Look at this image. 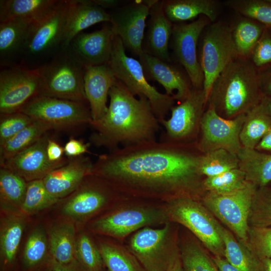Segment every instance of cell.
<instances>
[{
  "label": "cell",
  "mask_w": 271,
  "mask_h": 271,
  "mask_svg": "<svg viewBox=\"0 0 271 271\" xmlns=\"http://www.w3.org/2000/svg\"><path fill=\"white\" fill-rule=\"evenodd\" d=\"M164 207L169 221L186 228L212 255L224 258L220 222L201 200L179 198L165 202Z\"/></svg>",
  "instance_id": "52a82bcc"
},
{
  "label": "cell",
  "mask_w": 271,
  "mask_h": 271,
  "mask_svg": "<svg viewBox=\"0 0 271 271\" xmlns=\"http://www.w3.org/2000/svg\"><path fill=\"white\" fill-rule=\"evenodd\" d=\"M239 164L237 155L225 150L218 149L202 155L199 172L204 177H213L239 168Z\"/></svg>",
  "instance_id": "ab89813d"
},
{
  "label": "cell",
  "mask_w": 271,
  "mask_h": 271,
  "mask_svg": "<svg viewBox=\"0 0 271 271\" xmlns=\"http://www.w3.org/2000/svg\"><path fill=\"white\" fill-rule=\"evenodd\" d=\"M89 144L82 141L71 138L64 147V154L67 158H74L88 152Z\"/></svg>",
  "instance_id": "681fc988"
},
{
  "label": "cell",
  "mask_w": 271,
  "mask_h": 271,
  "mask_svg": "<svg viewBox=\"0 0 271 271\" xmlns=\"http://www.w3.org/2000/svg\"><path fill=\"white\" fill-rule=\"evenodd\" d=\"M28 182L4 167L0 169L1 207L5 212H20L26 194Z\"/></svg>",
  "instance_id": "d6a6232c"
},
{
  "label": "cell",
  "mask_w": 271,
  "mask_h": 271,
  "mask_svg": "<svg viewBox=\"0 0 271 271\" xmlns=\"http://www.w3.org/2000/svg\"><path fill=\"white\" fill-rule=\"evenodd\" d=\"M265 26L250 19L239 21L232 31L237 55L248 58L261 36Z\"/></svg>",
  "instance_id": "f35d334b"
},
{
  "label": "cell",
  "mask_w": 271,
  "mask_h": 271,
  "mask_svg": "<svg viewBox=\"0 0 271 271\" xmlns=\"http://www.w3.org/2000/svg\"><path fill=\"white\" fill-rule=\"evenodd\" d=\"M237 156L247 181L257 187L271 182V154L242 147Z\"/></svg>",
  "instance_id": "1f68e13d"
},
{
  "label": "cell",
  "mask_w": 271,
  "mask_h": 271,
  "mask_svg": "<svg viewBox=\"0 0 271 271\" xmlns=\"http://www.w3.org/2000/svg\"><path fill=\"white\" fill-rule=\"evenodd\" d=\"M26 19H16L0 22V59L1 66H13V61L21 57L33 24Z\"/></svg>",
  "instance_id": "d4e9b609"
},
{
  "label": "cell",
  "mask_w": 271,
  "mask_h": 271,
  "mask_svg": "<svg viewBox=\"0 0 271 271\" xmlns=\"http://www.w3.org/2000/svg\"><path fill=\"white\" fill-rule=\"evenodd\" d=\"M113 35L111 26L107 25L91 33L79 34L66 49L84 67L108 64Z\"/></svg>",
  "instance_id": "ffe728a7"
},
{
  "label": "cell",
  "mask_w": 271,
  "mask_h": 271,
  "mask_svg": "<svg viewBox=\"0 0 271 271\" xmlns=\"http://www.w3.org/2000/svg\"><path fill=\"white\" fill-rule=\"evenodd\" d=\"M246 114L226 119L220 116L215 108L209 105L200 121L201 136L197 143L199 151L205 154L223 149L237 155L242 148L239 136Z\"/></svg>",
  "instance_id": "9a60e30c"
},
{
  "label": "cell",
  "mask_w": 271,
  "mask_h": 271,
  "mask_svg": "<svg viewBox=\"0 0 271 271\" xmlns=\"http://www.w3.org/2000/svg\"><path fill=\"white\" fill-rule=\"evenodd\" d=\"M255 149L261 152L271 154V125Z\"/></svg>",
  "instance_id": "db71d44e"
},
{
  "label": "cell",
  "mask_w": 271,
  "mask_h": 271,
  "mask_svg": "<svg viewBox=\"0 0 271 271\" xmlns=\"http://www.w3.org/2000/svg\"><path fill=\"white\" fill-rule=\"evenodd\" d=\"M226 5L238 13L271 28V2L269 0H229Z\"/></svg>",
  "instance_id": "ee69618b"
},
{
  "label": "cell",
  "mask_w": 271,
  "mask_h": 271,
  "mask_svg": "<svg viewBox=\"0 0 271 271\" xmlns=\"http://www.w3.org/2000/svg\"><path fill=\"white\" fill-rule=\"evenodd\" d=\"M143 206L122 208L103 215L90 224L92 230L100 234L123 239L145 227L169 221L165 209Z\"/></svg>",
  "instance_id": "4fadbf2b"
},
{
  "label": "cell",
  "mask_w": 271,
  "mask_h": 271,
  "mask_svg": "<svg viewBox=\"0 0 271 271\" xmlns=\"http://www.w3.org/2000/svg\"><path fill=\"white\" fill-rule=\"evenodd\" d=\"M50 254L52 261L60 264L70 263L76 259L75 243L77 235L70 222L54 225L49 234Z\"/></svg>",
  "instance_id": "4dcf8cb0"
},
{
  "label": "cell",
  "mask_w": 271,
  "mask_h": 271,
  "mask_svg": "<svg viewBox=\"0 0 271 271\" xmlns=\"http://www.w3.org/2000/svg\"><path fill=\"white\" fill-rule=\"evenodd\" d=\"M247 182L245 173L237 168L215 176L205 177L202 185L206 192L225 194L239 189Z\"/></svg>",
  "instance_id": "7bdbcfd3"
},
{
  "label": "cell",
  "mask_w": 271,
  "mask_h": 271,
  "mask_svg": "<svg viewBox=\"0 0 271 271\" xmlns=\"http://www.w3.org/2000/svg\"><path fill=\"white\" fill-rule=\"evenodd\" d=\"M119 195L121 194L106 181L91 174L73 192L65 197L62 212L70 218L83 220Z\"/></svg>",
  "instance_id": "2e32d148"
},
{
  "label": "cell",
  "mask_w": 271,
  "mask_h": 271,
  "mask_svg": "<svg viewBox=\"0 0 271 271\" xmlns=\"http://www.w3.org/2000/svg\"><path fill=\"white\" fill-rule=\"evenodd\" d=\"M75 257L87 271H100L103 269L104 264L99 248L85 233L77 235Z\"/></svg>",
  "instance_id": "f6af8a7d"
},
{
  "label": "cell",
  "mask_w": 271,
  "mask_h": 271,
  "mask_svg": "<svg viewBox=\"0 0 271 271\" xmlns=\"http://www.w3.org/2000/svg\"><path fill=\"white\" fill-rule=\"evenodd\" d=\"M35 120L21 111L1 114L0 146L24 129Z\"/></svg>",
  "instance_id": "7dc6e473"
},
{
  "label": "cell",
  "mask_w": 271,
  "mask_h": 271,
  "mask_svg": "<svg viewBox=\"0 0 271 271\" xmlns=\"http://www.w3.org/2000/svg\"><path fill=\"white\" fill-rule=\"evenodd\" d=\"M108 65L115 77L132 94L147 98L159 123L166 119V115L174 105L175 99L161 93L148 82L140 61L126 54L121 40L114 34Z\"/></svg>",
  "instance_id": "5b68a950"
},
{
  "label": "cell",
  "mask_w": 271,
  "mask_h": 271,
  "mask_svg": "<svg viewBox=\"0 0 271 271\" xmlns=\"http://www.w3.org/2000/svg\"><path fill=\"white\" fill-rule=\"evenodd\" d=\"M48 236L41 227L34 229L27 239L22 257V266L26 271H37L49 265Z\"/></svg>",
  "instance_id": "836d02e7"
},
{
  "label": "cell",
  "mask_w": 271,
  "mask_h": 271,
  "mask_svg": "<svg viewBox=\"0 0 271 271\" xmlns=\"http://www.w3.org/2000/svg\"><path fill=\"white\" fill-rule=\"evenodd\" d=\"M209 21L206 17L201 16L191 23L173 26V51L184 67L192 87L195 89H203L204 75L197 56V44Z\"/></svg>",
  "instance_id": "e0dca14e"
},
{
  "label": "cell",
  "mask_w": 271,
  "mask_h": 271,
  "mask_svg": "<svg viewBox=\"0 0 271 271\" xmlns=\"http://www.w3.org/2000/svg\"><path fill=\"white\" fill-rule=\"evenodd\" d=\"M46 150L48 159L51 162H58L64 158V147L61 146L54 140L49 139Z\"/></svg>",
  "instance_id": "f907efd6"
},
{
  "label": "cell",
  "mask_w": 271,
  "mask_h": 271,
  "mask_svg": "<svg viewBox=\"0 0 271 271\" xmlns=\"http://www.w3.org/2000/svg\"><path fill=\"white\" fill-rule=\"evenodd\" d=\"M179 246L184 271H219L211 254L190 231L179 232Z\"/></svg>",
  "instance_id": "f1b7e54d"
},
{
  "label": "cell",
  "mask_w": 271,
  "mask_h": 271,
  "mask_svg": "<svg viewBox=\"0 0 271 271\" xmlns=\"http://www.w3.org/2000/svg\"><path fill=\"white\" fill-rule=\"evenodd\" d=\"M52 130L47 123L34 120L30 124L0 146V164L27 149Z\"/></svg>",
  "instance_id": "e575fe53"
},
{
  "label": "cell",
  "mask_w": 271,
  "mask_h": 271,
  "mask_svg": "<svg viewBox=\"0 0 271 271\" xmlns=\"http://www.w3.org/2000/svg\"><path fill=\"white\" fill-rule=\"evenodd\" d=\"M150 8L147 1L138 0L110 14L114 34L120 38L125 49L139 58L144 52L143 42Z\"/></svg>",
  "instance_id": "ac0fdd59"
},
{
  "label": "cell",
  "mask_w": 271,
  "mask_h": 271,
  "mask_svg": "<svg viewBox=\"0 0 271 271\" xmlns=\"http://www.w3.org/2000/svg\"><path fill=\"white\" fill-rule=\"evenodd\" d=\"M147 32V52L164 61L170 62L168 50L172 34V22L166 17L163 1H157L150 10Z\"/></svg>",
  "instance_id": "484cf974"
},
{
  "label": "cell",
  "mask_w": 271,
  "mask_h": 271,
  "mask_svg": "<svg viewBox=\"0 0 271 271\" xmlns=\"http://www.w3.org/2000/svg\"><path fill=\"white\" fill-rule=\"evenodd\" d=\"M207 102L203 89L192 88L188 96L171 109V116L160 122L164 128L159 140L179 143H194Z\"/></svg>",
  "instance_id": "7c38bea8"
},
{
  "label": "cell",
  "mask_w": 271,
  "mask_h": 271,
  "mask_svg": "<svg viewBox=\"0 0 271 271\" xmlns=\"http://www.w3.org/2000/svg\"><path fill=\"white\" fill-rule=\"evenodd\" d=\"M41 81L36 69L21 65L6 67L0 72V112L19 111L40 95Z\"/></svg>",
  "instance_id": "5bb4252c"
},
{
  "label": "cell",
  "mask_w": 271,
  "mask_h": 271,
  "mask_svg": "<svg viewBox=\"0 0 271 271\" xmlns=\"http://www.w3.org/2000/svg\"><path fill=\"white\" fill-rule=\"evenodd\" d=\"M163 7L172 23L191 20L200 15L215 22L218 15L217 3L214 0L163 1Z\"/></svg>",
  "instance_id": "f546056e"
},
{
  "label": "cell",
  "mask_w": 271,
  "mask_h": 271,
  "mask_svg": "<svg viewBox=\"0 0 271 271\" xmlns=\"http://www.w3.org/2000/svg\"><path fill=\"white\" fill-rule=\"evenodd\" d=\"M100 271H105V270H104V268H103V269H102V270H100Z\"/></svg>",
  "instance_id": "6125c7cd"
},
{
  "label": "cell",
  "mask_w": 271,
  "mask_h": 271,
  "mask_svg": "<svg viewBox=\"0 0 271 271\" xmlns=\"http://www.w3.org/2000/svg\"><path fill=\"white\" fill-rule=\"evenodd\" d=\"M51 271H87L76 259L66 264H60L52 260Z\"/></svg>",
  "instance_id": "f5cc1de1"
},
{
  "label": "cell",
  "mask_w": 271,
  "mask_h": 271,
  "mask_svg": "<svg viewBox=\"0 0 271 271\" xmlns=\"http://www.w3.org/2000/svg\"><path fill=\"white\" fill-rule=\"evenodd\" d=\"M1 221L0 258L4 270L14 264L26 225L25 215L19 212H6Z\"/></svg>",
  "instance_id": "4316f807"
},
{
  "label": "cell",
  "mask_w": 271,
  "mask_h": 271,
  "mask_svg": "<svg viewBox=\"0 0 271 271\" xmlns=\"http://www.w3.org/2000/svg\"><path fill=\"white\" fill-rule=\"evenodd\" d=\"M270 29V30L271 31V28H269Z\"/></svg>",
  "instance_id": "be15d7a7"
},
{
  "label": "cell",
  "mask_w": 271,
  "mask_h": 271,
  "mask_svg": "<svg viewBox=\"0 0 271 271\" xmlns=\"http://www.w3.org/2000/svg\"><path fill=\"white\" fill-rule=\"evenodd\" d=\"M145 74L147 77L157 81L164 88L166 94L180 102L189 95L191 83L174 66L147 52L139 57Z\"/></svg>",
  "instance_id": "7402d4cb"
},
{
  "label": "cell",
  "mask_w": 271,
  "mask_h": 271,
  "mask_svg": "<svg viewBox=\"0 0 271 271\" xmlns=\"http://www.w3.org/2000/svg\"><path fill=\"white\" fill-rule=\"evenodd\" d=\"M255 271H271V258L257 259Z\"/></svg>",
  "instance_id": "9f6ffc18"
},
{
  "label": "cell",
  "mask_w": 271,
  "mask_h": 271,
  "mask_svg": "<svg viewBox=\"0 0 271 271\" xmlns=\"http://www.w3.org/2000/svg\"><path fill=\"white\" fill-rule=\"evenodd\" d=\"M91 1L104 9L115 8L117 7L119 3L118 1L116 0H91Z\"/></svg>",
  "instance_id": "6f0895ef"
},
{
  "label": "cell",
  "mask_w": 271,
  "mask_h": 271,
  "mask_svg": "<svg viewBox=\"0 0 271 271\" xmlns=\"http://www.w3.org/2000/svg\"><path fill=\"white\" fill-rule=\"evenodd\" d=\"M69 0H60L45 18L33 24L19 65L36 69L61 50Z\"/></svg>",
  "instance_id": "ba28073f"
},
{
  "label": "cell",
  "mask_w": 271,
  "mask_h": 271,
  "mask_svg": "<svg viewBox=\"0 0 271 271\" xmlns=\"http://www.w3.org/2000/svg\"><path fill=\"white\" fill-rule=\"evenodd\" d=\"M19 111L47 123L52 129H70L89 125L92 120L90 108L86 104L42 95L32 99Z\"/></svg>",
  "instance_id": "30bf717a"
},
{
  "label": "cell",
  "mask_w": 271,
  "mask_h": 271,
  "mask_svg": "<svg viewBox=\"0 0 271 271\" xmlns=\"http://www.w3.org/2000/svg\"><path fill=\"white\" fill-rule=\"evenodd\" d=\"M237 56L232 30L223 22L214 23L204 37L200 62L204 75L203 90L207 103L215 80Z\"/></svg>",
  "instance_id": "8fae6325"
},
{
  "label": "cell",
  "mask_w": 271,
  "mask_h": 271,
  "mask_svg": "<svg viewBox=\"0 0 271 271\" xmlns=\"http://www.w3.org/2000/svg\"><path fill=\"white\" fill-rule=\"evenodd\" d=\"M257 186L247 181L235 191L218 194L206 192L201 201L212 214L230 230L237 240L246 246L247 219Z\"/></svg>",
  "instance_id": "9c48e42d"
},
{
  "label": "cell",
  "mask_w": 271,
  "mask_h": 271,
  "mask_svg": "<svg viewBox=\"0 0 271 271\" xmlns=\"http://www.w3.org/2000/svg\"><path fill=\"white\" fill-rule=\"evenodd\" d=\"M93 163L84 156L68 158L66 164L42 179L47 191L61 200L73 192L83 180L91 174Z\"/></svg>",
  "instance_id": "44dd1931"
},
{
  "label": "cell",
  "mask_w": 271,
  "mask_h": 271,
  "mask_svg": "<svg viewBox=\"0 0 271 271\" xmlns=\"http://www.w3.org/2000/svg\"><path fill=\"white\" fill-rule=\"evenodd\" d=\"M252 62L256 68L271 65V31L265 27L251 54Z\"/></svg>",
  "instance_id": "c3c4849f"
},
{
  "label": "cell",
  "mask_w": 271,
  "mask_h": 271,
  "mask_svg": "<svg viewBox=\"0 0 271 271\" xmlns=\"http://www.w3.org/2000/svg\"><path fill=\"white\" fill-rule=\"evenodd\" d=\"M271 2V0H269Z\"/></svg>",
  "instance_id": "e7e4bbea"
},
{
  "label": "cell",
  "mask_w": 271,
  "mask_h": 271,
  "mask_svg": "<svg viewBox=\"0 0 271 271\" xmlns=\"http://www.w3.org/2000/svg\"><path fill=\"white\" fill-rule=\"evenodd\" d=\"M49 137L45 134L34 144L1 164L26 181L42 180L54 170L67 163L68 158L58 162L49 161L47 154Z\"/></svg>",
  "instance_id": "d6986e66"
},
{
  "label": "cell",
  "mask_w": 271,
  "mask_h": 271,
  "mask_svg": "<svg viewBox=\"0 0 271 271\" xmlns=\"http://www.w3.org/2000/svg\"><path fill=\"white\" fill-rule=\"evenodd\" d=\"M116 80L108 64L85 67L84 88L92 120L100 119L106 113L109 91Z\"/></svg>",
  "instance_id": "603a6c76"
},
{
  "label": "cell",
  "mask_w": 271,
  "mask_h": 271,
  "mask_svg": "<svg viewBox=\"0 0 271 271\" xmlns=\"http://www.w3.org/2000/svg\"><path fill=\"white\" fill-rule=\"evenodd\" d=\"M259 104L271 118V96H263Z\"/></svg>",
  "instance_id": "680465c9"
},
{
  "label": "cell",
  "mask_w": 271,
  "mask_h": 271,
  "mask_svg": "<svg viewBox=\"0 0 271 271\" xmlns=\"http://www.w3.org/2000/svg\"><path fill=\"white\" fill-rule=\"evenodd\" d=\"M51 263L49 265L44 268L42 271H51Z\"/></svg>",
  "instance_id": "94428289"
},
{
  "label": "cell",
  "mask_w": 271,
  "mask_h": 271,
  "mask_svg": "<svg viewBox=\"0 0 271 271\" xmlns=\"http://www.w3.org/2000/svg\"><path fill=\"white\" fill-rule=\"evenodd\" d=\"M167 221L161 228L145 227L130 238L127 249L145 271H170L180 257L179 231Z\"/></svg>",
  "instance_id": "277c9868"
},
{
  "label": "cell",
  "mask_w": 271,
  "mask_h": 271,
  "mask_svg": "<svg viewBox=\"0 0 271 271\" xmlns=\"http://www.w3.org/2000/svg\"><path fill=\"white\" fill-rule=\"evenodd\" d=\"M59 200L47 191L42 180L28 182L20 212L25 215L33 214L53 206Z\"/></svg>",
  "instance_id": "b9f144b4"
},
{
  "label": "cell",
  "mask_w": 271,
  "mask_h": 271,
  "mask_svg": "<svg viewBox=\"0 0 271 271\" xmlns=\"http://www.w3.org/2000/svg\"><path fill=\"white\" fill-rule=\"evenodd\" d=\"M246 247L256 259L271 258V226L249 227Z\"/></svg>",
  "instance_id": "bcb514c9"
},
{
  "label": "cell",
  "mask_w": 271,
  "mask_h": 271,
  "mask_svg": "<svg viewBox=\"0 0 271 271\" xmlns=\"http://www.w3.org/2000/svg\"><path fill=\"white\" fill-rule=\"evenodd\" d=\"M60 0H1L0 22L26 19L37 23L47 16Z\"/></svg>",
  "instance_id": "83f0119b"
},
{
  "label": "cell",
  "mask_w": 271,
  "mask_h": 271,
  "mask_svg": "<svg viewBox=\"0 0 271 271\" xmlns=\"http://www.w3.org/2000/svg\"><path fill=\"white\" fill-rule=\"evenodd\" d=\"M98 247L108 271H145L127 248L108 241L100 242Z\"/></svg>",
  "instance_id": "74e56055"
},
{
  "label": "cell",
  "mask_w": 271,
  "mask_h": 271,
  "mask_svg": "<svg viewBox=\"0 0 271 271\" xmlns=\"http://www.w3.org/2000/svg\"><path fill=\"white\" fill-rule=\"evenodd\" d=\"M219 232L224 244L225 259L240 271H255L257 259L247 247L221 223Z\"/></svg>",
  "instance_id": "8d00e7d4"
},
{
  "label": "cell",
  "mask_w": 271,
  "mask_h": 271,
  "mask_svg": "<svg viewBox=\"0 0 271 271\" xmlns=\"http://www.w3.org/2000/svg\"><path fill=\"white\" fill-rule=\"evenodd\" d=\"M258 71L260 86L263 96H271V65Z\"/></svg>",
  "instance_id": "816d5d0a"
},
{
  "label": "cell",
  "mask_w": 271,
  "mask_h": 271,
  "mask_svg": "<svg viewBox=\"0 0 271 271\" xmlns=\"http://www.w3.org/2000/svg\"><path fill=\"white\" fill-rule=\"evenodd\" d=\"M271 125V118L259 104L246 114L240 136L242 148L254 149Z\"/></svg>",
  "instance_id": "d590c367"
},
{
  "label": "cell",
  "mask_w": 271,
  "mask_h": 271,
  "mask_svg": "<svg viewBox=\"0 0 271 271\" xmlns=\"http://www.w3.org/2000/svg\"><path fill=\"white\" fill-rule=\"evenodd\" d=\"M36 69L41 81L40 95L88 103L84 88L85 67L67 49Z\"/></svg>",
  "instance_id": "8992f818"
},
{
  "label": "cell",
  "mask_w": 271,
  "mask_h": 271,
  "mask_svg": "<svg viewBox=\"0 0 271 271\" xmlns=\"http://www.w3.org/2000/svg\"><path fill=\"white\" fill-rule=\"evenodd\" d=\"M170 271H184L180 257L176 261Z\"/></svg>",
  "instance_id": "91938a15"
},
{
  "label": "cell",
  "mask_w": 271,
  "mask_h": 271,
  "mask_svg": "<svg viewBox=\"0 0 271 271\" xmlns=\"http://www.w3.org/2000/svg\"><path fill=\"white\" fill-rule=\"evenodd\" d=\"M247 223L249 227L271 226V182L257 187L250 204Z\"/></svg>",
  "instance_id": "60d3db41"
},
{
  "label": "cell",
  "mask_w": 271,
  "mask_h": 271,
  "mask_svg": "<svg viewBox=\"0 0 271 271\" xmlns=\"http://www.w3.org/2000/svg\"><path fill=\"white\" fill-rule=\"evenodd\" d=\"M212 257L219 271H240L231 265L225 258L212 255Z\"/></svg>",
  "instance_id": "11a10c76"
},
{
  "label": "cell",
  "mask_w": 271,
  "mask_h": 271,
  "mask_svg": "<svg viewBox=\"0 0 271 271\" xmlns=\"http://www.w3.org/2000/svg\"><path fill=\"white\" fill-rule=\"evenodd\" d=\"M199 153L196 143L145 141L99 155L91 174L122 195L165 202L179 198L201 200L206 192Z\"/></svg>",
  "instance_id": "6da1fadb"
},
{
  "label": "cell",
  "mask_w": 271,
  "mask_h": 271,
  "mask_svg": "<svg viewBox=\"0 0 271 271\" xmlns=\"http://www.w3.org/2000/svg\"><path fill=\"white\" fill-rule=\"evenodd\" d=\"M263 97L257 69L248 58L237 56L215 80L207 103L220 116L232 119L247 113Z\"/></svg>",
  "instance_id": "3957f363"
},
{
  "label": "cell",
  "mask_w": 271,
  "mask_h": 271,
  "mask_svg": "<svg viewBox=\"0 0 271 271\" xmlns=\"http://www.w3.org/2000/svg\"><path fill=\"white\" fill-rule=\"evenodd\" d=\"M110 22V14L91 0H69L61 50L66 49L83 30L101 22Z\"/></svg>",
  "instance_id": "cb8c5ba5"
},
{
  "label": "cell",
  "mask_w": 271,
  "mask_h": 271,
  "mask_svg": "<svg viewBox=\"0 0 271 271\" xmlns=\"http://www.w3.org/2000/svg\"><path fill=\"white\" fill-rule=\"evenodd\" d=\"M107 110L92 120L91 143L109 151L141 142L156 140L160 128L146 97L137 98L117 79L109 90Z\"/></svg>",
  "instance_id": "7a4b0ae2"
}]
</instances>
